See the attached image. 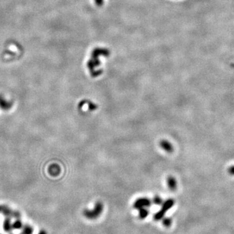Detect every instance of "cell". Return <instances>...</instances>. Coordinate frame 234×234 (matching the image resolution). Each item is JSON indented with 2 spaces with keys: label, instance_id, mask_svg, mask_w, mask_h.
Returning <instances> with one entry per match:
<instances>
[{
  "label": "cell",
  "instance_id": "obj_1",
  "mask_svg": "<svg viewBox=\"0 0 234 234\" xmlns=\"http://www.w3.org/2000/svg\"><path fill=\"white\" fill-rule=\"evenodd\" d=\"M103 209V205L102 202H97L95 206L92 210H89V209H85L83 211V215L86 218L90 220L96 219L98 217H99L100 215L102 214Z\"/></svg>",
  "mask_w": 234,
  "mask_h": 234
},
{
  "label": "cell",
  "instance_id": "obj_2",
  "mask_svg": "<svg viewBox=\"0 0 234 234\" xmlns=\"http://www.w3.org/2000/svg\"><path fill=\"white\" fill-rule=\"evenodd\" d=\"M174 205V200L172 198H169L165 202H163V203L161 205V209L159 211L156 213L154 215H153V219H154V221H159L162 220L165 215V213L167 211H169L170 208H172Z\"/></svg>",
  "mask_w": 234,
  "mask_h": 234
},
{
  "label": "cell",
  "instance_id": "obj_3",
  "mask_svg": "<svg viewBox=\"0 0 234 234\" xmlns=\"http://www.w3.org/2000/svg\"><path fill=\"white\" fill-rule=\"evenodd\" d=\"M152 205V201L148 198H138L134 204V208L135 209H139L144 208H149Z\"/></svg>",
  "mask_w": 234,
  "mask_h": 234
},
{
  "label": "cell",
  "instance_id": "obj_4",
  "mask_svg": "<svg viewBox=\"0 0 234 234\" xmlns=\"http://www.w3.org/2000/svg\"><path fill=\"white\" fill-rule=\"evenodd\" d=\"M159 146H161V148H163L165 152L168 153L172 152L174 150L172 145L171 144L169 141H168L167 140H165V139H163V140H161L160 141Z\"/></svg>",
  "mask_w": 234,
  "mask_h": 234
},
{
  "label": "cell",
  "instance_id": "obj_5",
  "mask_svg": "<svg viewBox=\"0 0 234 234\" xmlns=\"http://www.w3.org/2000/svg\"><path fill=\"white\" fill-rule=\"evenodd\" d=\"M167 184H168L169 188L171 191H174L177 188V181L175 178L173 176H169L167 178Z\"/></svg>",
  "mask_w": 234,
  "mask_h": 234
},
{
  "label": "cell",
  "instance_id": "obj_6",
  "mask_svg": "<svg viewBox=\"0 0 234 234\" xmlns=\"http://www.w3.org/2000/svg\"><path fill=\"white\" fill-rule=\"evenodd\" d=\"M3 227L4 231L6 232H9L11 231V230L12 229V226L11 224V222H10V219L9 218L7 217L5 219L4 222H3Z\"/></svg>",
  "mask_w": 234,
  "mask_h": 234
},
{
  "label": "cell",
  "instance_id": "obj_7",
  "mask_svg": "<svg viewBox=\"0 0 234 234\" xmlns=\"http://www.w3.org/2000/svg\"><path fill=\"white\" fill-rule=\"evenodd\" d=\"M138 210H139V218H141V219H144L146 218L149 215V211L146 208H141V209H138Z\"/></svg>",
  "mask_w": 234,
  "mask_h": 234
},
{
  "label": "cell",
  "instance_id": "obj_8",
  "mask_svg": "<svg viewBox=\"0 0 234 234\" xmlns=\"http://www.w3.org/2000/svg\"><path fill=\"white\" fill-rule=\"evenodd\" d=\"M50 173L54 176H57L59 175V174L61 172L60 167L57 165H54L51 167V168L50 169Z\"/></svg>",
  "mask_w": 234,
  "mask_h": 234
},
{
  "label": "cell",
  "instance_id": "obj_9",
  "mask_svg": "<svg viewBox=\"0 0 234 234\" xmlns=\"http://www.w3.org/2000/svg\"><path fill=\"white\" fill-rule=\"evenodd\" d=\"M172 220L169 217H165L163 219V225L167 227V228H169L172 224Z\"/></svg>",
  "mask_w": 234,
  "mask_h": 234
},
{
  "label": "cell",
  "instance_id": "obj_10",
  "mask_svg": "<svg viewBox=\"0 0 234 234\" xmlns=\"http://www.w3.org/2000/svg\"><path fill=\"white\" fill-rule=\"evenodd\" d=\"M33 229L32 227L30 226L27 225L24 226L22 231V234H33Z\"/></svg>",
  "mask_w": 234,
  "mask_h": 234
},
{
  "label": "cell",
  "instance_id": "obj_11",
  "mask_svg": "<svg viewBox=\"0 0 234 234\" xmlns=\"http://www.w3.org/2000/svg\"><path fill=\"white\" fill-rule=\"evenodd\" d=\"M153 203L156 205H162V204L163 203V200L159 196L157 195V196H155L154 198H153Z\"/></svg>",
  "mask_w": 234,
  "mask_h": 234
},
{
  "label": "cell",
  "instance_id": "obj_12",
  "mask_svg": "<svg viewBox=\"0 0 234 234\" xmlns=\"http://www.w3.org/2000/svg\"><path fill=\"white\" fill-rule=\"evenodd\" d=\"M12 228L15 230H19L22 228V222L20 220H17L12 224Z\"/></svg>",
  "mask_w": 234,
  "mask_h": 234
},
{
  "label": "cell",
  "instance_id": "obj_13",
  "mask_svg": "<svg viewBox=\"0 0 234 234\" xmlns=\"http://www.w3.org/2000/svg\"><path fill=\"white\" fill-rule=\"evenodd\" d=\"M87 103L88 104V107L90 111H94L96 109L97 106L95 103H93L91 102H90V101H87Z\"/></svg>",
  "mask_w": 234,
  "mask_h": 234
},
{
  "label": "cell",
  "instance_id": "obj_14",
  "mask_svg": "<svg viewBox=\"0 0 234 234\" xmlns=\"http://www.w3.org/2000/svg\"><path fill=\"white\" fill-rule=\"evenodd\" d=\"M228 173L232 176H234V165H232L228 169Z\"/></svg>",
  "mask_w": 234,
  "mask_h": 234
},
{
  "label": "cell",
  "instance_id": "obj_15",
  "mask_svg": "<svg viewBox=\"0 0 234 234\" xmlns=\"http://www.w3.org/2000/svg\"><path fill=\"white\" fill-rule=\"evenodd\" d=\"M38 234H46V232L44 231V230H42V231H40L39 233H38Z\"/></svg>",
  "mask_w": 234,
  "mask_h": 234
},
{
  "label": "cell",
  "instance_id": "obj_16",
  "mask_svg": "<svg viewBox=\"0 0 234 234\" xmlns=\"http://www.w3.org/2000/svg\"></svg>",
  "mask_w": 234,
  "mask_h": 234
}]
</instances>
